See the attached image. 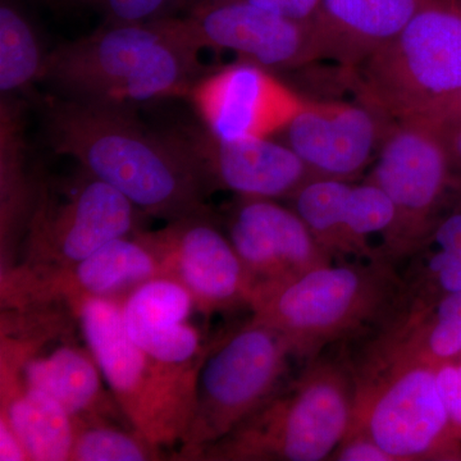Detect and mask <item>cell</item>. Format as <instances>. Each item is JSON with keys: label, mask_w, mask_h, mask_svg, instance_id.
<instances>
[{"label": "cell", "mask_w": 461, "mask_h": 461, "mask_svg": "<svg viewBox=\"0 0 461 461\" xmlns=\"http://www.w3.org/2000/svg\"><path fill=\"white\" fill-rule=\"evenodd\" d=\"M351 184L332 178H312L287 199L315 240L336 260L357 259L346 222Z\"/></svg>", "instance_id": "obj_25"}, {"label": "cell", "mask_w": 461, "mask_h": 461, "mask_svg": "<svg viewBox=\"0 0 461 461\" xmlns=\"http://www.w3.org/2000/svg\"><path fill=\"white\" fill-rule=\"evenodd\" d=\"M330 460L338 461H393L378 444L362 433H348L336 448Z\"/></svg>", "instance_id": "obj_30"}, {"label": "cell", "mask_w": 461, "mask_h": 461, "mask_svg": "<svg viewBox=\"0 0 461 461\" xmlns=\"http://www.w3.org/2000/svg\"><path fill=\"white\" fill-rule=\"evenodd\" d=\"M339 71L355 98L388 120L427 117L461 90V3L421 0L393 41Z\"/></svg>", "instance_id": "obj_7"}, {"label": "cell", "mask_w": 461, "mask_h": 461, "mask_svg": "<svg viewBox=\"0 0 461 461\" xmlns=\"http://www.w3.org/2000/svg\"><path fill=\"white\" fill-rule=\"evenodd\" d=\"M69 461H153L166 459L165 450L135 430L113 423H75Z\"/></svg>", "instance_id": "obj_28"}, {"label": "cell", "mask_w": 461, "mask_h": 461, "mask_svg": "<svg viewBox=\"0 0 461 461\" xmlns=\"http://www.w3.org/2000/svg\"><path fill=\"white\" fill-rule=\"evenodd\" d=\"M135 233L156 254L162 276L186 287L199 313L250 306L253 281L214 215L181 218L162 229Z\"/></svg>", "instance_id": "obj_11"}, {"label": "cell", "mask_w": 461, "mask_h": 461, "mask_svg": "<svg viewBox=\"0 0 461 461\" xmlns=\"http://www.w3.org/2000/svg\"><path fill=\"white\" fill-rule=\"evenodd\" d=\"M0 117V186H2V256L9 259L12 247L23 236L32 214L36 187L23 168L20 113L11 99L2 96Z\"/></svg>", "instance_id": "obj_24"}, {"label": "cell", "mask_w": 461, "mask_h": 461, "mask_svg": "<svg viewBox=\"0 0 461 461\" xmlns=\"http://www.w3.org/2000/svg\"><path fill=\"white\" fill-rule=\"evenodd\" d=\"M124 417L157 447L180 448L193 421L202 363L160 362L127 335L121 299L81 296L66 305Z\"/></svg>", "instance_id": "obj_6"}, {"label": "cell", "mask_w": 461, "mask_h": 461, "mask_svg": "<svg viewBox=\"0 0 461 461\" xmlns=\"http://www.w3.org/2000/svg\"><path fill=\"white\" fill-rule=\"evenodd\" d=\"M187 0H184V7H182V12H184L185 5H186Z\"/></svg>", "instance_id": "obj_37"}, {"label": "cell", "mask_w": 461, "mask_h": 461, "mask_svg": "<svg viewBox=\"0 0 461 461\" xmlns=\"http://www.w3.org/2000/svg\"><path fill=\"white\" fill-rule=\"evenodd\" d=\"M403 284L387 259L333 260L296 280L260 288L251 318L277 330L293 357L313 359L329 345L387 329L402 314Z\"/></svg>", "instance_id": "obj_3"}, {"label": "cell", "mask_w": 461, "mask_h": 461, "mask_svg": "<svg viewBox=\"0 0 461 461\" xmlns=\"http://www.w3.org/2000/svg\"><path fill=\"white\" fill-rule=\"evenodd\" d=\"M74 327L45 338L0 335V360L14 364L32 387L53 397L75 423L130 426L90 348L76 342Z\"/></svg>", "instance_id": "obj_15"}, {"label": "cell", "mask_w": 461, "mask_h": 461, "mask_svg": "<svg viewBox=\"0 0 461 461\" xmlns=\"http://www.w3.org/2000/svg\"><path fill=\"white\" fill-rule=\"evenodd\" d=\"M217 2H227V0H217ZM239 2L250 3L300 23H311L321 0H239Z\"/></svg>", "instance_id": "obj_32"}, {"label": "cell", "mask_w": 461, "mask_h": 461, "mask_svg": "<svg viewBox=\"0 0 461 461\" xmlns=\"http://www.w3.org/2000/svg\"><path fill=\"white\" fill-rule=\"evenodd\" d=\"M45 57L38 36L14 0L0 5V91L11 96L41 81Z\"/></svg>", "instance_id": "obj_26"}, {"label": "cell", "mask_w": 461, "mask_h": 461, "mask_svg": "<svg viewBox=\"0 0 461 461\" xmlns=\"http://www.w3.org/2000/svg\"><path fill=\"white\" fill-rule=\"evenodd\" d=\"M354 399L353 363L321 353L200 460H330L350 429Z\"/></svg>", "instance_id": "obj_5"}, {"label": "cell", "mask_w": 461, "mask_h": 461, "mask_svg": "<svg viewBox=\"0 0 461 461\" xmlns=\"http://www.w3.org/2000/svg\"><path fill=\"white\" fill-rule=\"evenodd\" d=\"M423 118L424 120L432 121V122L439 124L441 127L461 123V90L454 98H451L444 105Z\"/></svg>", "instance_id": "obj_34"}, {"label": "cell", "mask_w": 461, "mask_h": 461, "mask_svg": "<svg viewBox=\"0 0 461 461\" xmlns=\"http://www.w3.org/2000/svg\"><path fill=\"white\" fill-rule=\"evenodd\" d=\"M198 163L212 190L240 198L290 199L317 178L293 149L275 139L224 140L204 127L175 131Z\"/></svg>", "instance_id": "obj_18"}, {"label": "cell", "mask_w": 461, "mask_h": 461, "mask_svg": "<svg viewBox=\"0 0 461 461\" xmlns=\"http://www.w3.org/2000/svg\"><path fill=\"white\" fill-rule=\"evenodd\" d=\"M0 460L30 461L23 442L5 418H0Z\"/></svg>", "instance_id": "obj_33"}, {"label": "cell", "mask_w": 461, "mask_h": 461, "mask_svg": "<svg viewBox=\"0 0 461 461\" xmlns=\"http://www.w3.org/2000/svg\"><path fill=\"white\" fill-rule=\"evenodd\" d=\"M200 50L182 38L173 16L141 23H103L45 57L41 81L60 96L94 104L132 105L189 94L205 75Z\"/></svg>", "instance_id": "obj_2"}, {"label": "cell", "mask_w": 461, "mask_h": 461, "mask_svg": "<svg viewBox=\"0 0 461 461\" xmlns=\"http://www.w3.org/2000/svg\"><path fill=\"white\" fill-rule=\"evenodd\" d=\"M187 98L203 127L224 140L273 139L308 103L269 69L241 59L202 76Z\"/></svg>", "instance_id": "obj_13"}, {"label": "cell", "mask_w": 461, "mask_h": 461, "mask_svg": "<svg viewBox=\"0 0 461 461\" xmlns=\"http://www.w3.org/2000/svg\"><path fill=\"white\" fill-rule=\"evenodd\" d=\"M442 129H444L446 144L450 151L454 167L461 169V123L442 127Z\"/></svg>", "instance_id": "obj_35"}, {"label": "cell", "mask_w": 461, "mask_h": 461, "mask_svg": "<svg viewBox=\"0 0 461 461\" xmlns=\"http://www.w3.org/2000/svg\"><path fill=\"white\" fill-rule=\"evenodd\" d=\"M214 2H217V0H187L184 9L185 14H190L194 9L204 7V5H212Z\"/></svg>", "instance_id": "obj_36"}, {"label": "cell", "mask_w": 461, "mask_h": 461, "mask_svg": "<svg viewBox=\"0 0 461 461\" xmlns=\"http://www.w3.org/2000/svg\"><path fill=\"white\" fill-rule=\"evenodd\" d=\"M56 7L86 8L96 12L104 23H141L176 16L184 0H45Z\"/></svg>", "instance_id": "obj_29"}, {"label": "cell", "mask_w": 461, "mask_h": 461, "mask_svg": "<svg viewBox=\"0 0 461 461\" xmlns=\"http://www.w3.org/2000/svg\"><path fill=\"white\" fill-rule=\"evenodd\" d=\"M191 47L230 50L269 71H295L313 65L311 23L291 20L247 2L227 0L173 16Z\"/></svg>", "instance_id": "obj_14"}, {"label": "cell", "mask_w": 461, "mask_h": 461, "mask_svg": "<svg viewBox=\"0 0 461 461\" xmlns=\"http://www.w3.org/2000/svg\"><path fill=\"white\" fill-rule=\"evenodd\" d=\"M455 169L441 126L424 118L391 124L366 181L381 187L395 205L384 257L397 268L444 214Z\"/></svg>", "instance_id": "obj_9"}, {"label": "cell", "mask_w": 461, "mask_h": 461, "mask_svg": "<svg viewBox=\"0 0 461 461\" xmlns=\"http://www.w3.org/2000/svg\"><path fill=\"white\" fill-rule=\"evenodd\" d=\"M439 386L455 429H461V363L438 366Z\"/></svg>", "instance_id": "obj_31"}, {"label": "cell", "mask_w": 461, "mask_h": 461, "mask_svg": "<svg viewBox=\"0 0 461 461\" xmlns=\"http://www.w3.org/2000/svg\"><path fill=\"white\" fill-rule=\"evenodd\" d=\"M47 140L83 171L120 191L142 215L167 222L214 215L211 186L176 132L151 131L132 108L50 96L42 102Z\"/></svg>", "instance_id": "obj_1"}, {"label": "cell", "mask_w": 461, "mask_h": 461, "mask_svg": "<svg viewBox=\"0 0 461 461\" xmlns=\"http://www.w3.org/2000/svg\"><path fill=\"white\" fill-rule=\"evenodd\" d=\"M226 233L254 291L296 280L336 260L291 206L273 199L238 196L227 209Z\"/></svg>", "instance_id": "obj_17"}, {"label": "cell", "mask_w": 461, "mask_h": 461, "mask_svg": "<svg viewBox=\"0 0 461 461\" xmlns=\"http://www.w3.org/2000/svg\"><path fill=\"white\" fill-rule=\"evenodd\" d=\"M393 122L357 99H308L278 136L315 177L354 182L373 166Z\"/></svg>", "instance_id": "obj_16"}, {"label": "cell", "mask_w": 461, "mask_h": 461, "mask_svg": "<svg viewBox=\"0 0 461 461\" xmlns=\"http://www.w3.org/2000/svg\"><path fill=\"white\" fill-rule=\"evenodd\" d=\"M353 364L355 399L348 433L371 437L393 461L457 459L438 366L403 350L386 332L375 333Z\"/></svg>", "instance_id": "obj_4"}, {"label": "cell", "mask_w": 461, "mask_h": 461, "mask_svg": "<svg viewBox=\"0 0 461 461\" xmlns=\"http://www.w3.org/2000/svg\"><path fill=\"white\" fill-rule=\"evenodd\" d=\"M157 276L162 269L156 254L133 232L68 266L32 268L16 263L3 269L2 309L67 305L81 296L122 299Z\"/></svg>", "instance_id": "obj_12"}, {"label": "cell", "mask_w": 461, "mask_h": 461, "mask_svg": "<svg viewBox=\"0 0 461 461\" xmlns=\"http://www.w3.org/2000/svg\"><path fill=\"white\" fill-rule=\"evenodd\" d=\"M395 218V205L381 187L366 180L351 184L346 222L357 259H384V244Z\"/></svg>", "instance_id": "obj_27"}, {"label": "cell", "mask_w": 461, "mask_h": 461, "mask_svg": "<svg viewBox=\"0 0 461 461\" xmlns=\"http://www.w3.org/2000/svg\"><path fill=\"white\" fill-rule=\"evenodd\" d=\"M139 215L120 191L85 171L67 189L38 187L17 263L53 268L80 262L108 242L132 235Z\"/></svg>", "instance_id": "obj_10"}, {"label": "cell", "mask_w": 461, "mask_h": 461, "mask_svg": "<svg viewBox=\"0 0 461 461\" xmlns=\"http://www.w3.org/2000/svg\"><path fill=\"white\" fill-rule=\"evenodd\" d=\"M291 357L284 336L253 318L212 341L199 371L195 412L177 459L200 460L275 395Z\"/></svg>", "instance_id": "obj_8"}, {"label": "cell", "mask_w": 461, "mask_h": 461, "mask_svg": "<svg viewBox=\"0 0 461 461\" xmlns=\"http://www.w3.org/2000/svg\"><path fill=\"white\" fill-rule=\"evenodd\" d=\"M198 312L186 287L167 276L142 282L121 299L127 335L151 357L175 366L202 363L209 345L189 323Z\"/></svg>", "instance_id": "obj_19"}, {"label": "cell", "mask_w": 461, "mask_h": 461, "mask_svg": "<svg viewBox=\"0 0 461 461\" xmlns=\"http://www.w3.org/2000/svg\"><path fill=\"white\" fill-rule=\"evenodd\" d=\"M421 0H321L311 21L313 62L350 71L402 32Z\"/></svg>", "instance_id": "obj_20"}, {"label": "cell", "mask_w": 461, "mask_h": 461, "mask_svg": "<svg viewBox=\"0 0 461 461\" xmlns=\"http://www.w3.org/2000/svg\"><path fill=\"white\" fill-rule=\"evenodd\" d=\"M384 332L423 362L435 366L456 362L461 357V290L402 315Z\"/></svg>", "instance_id": "obj_23"}, {"label": "cell", "mask_w": 461, "mask_h": 461, "mask_svg": "<svg viewBox=\"0 0 461 461\" xmlns=\"http://www.w3.org/2000/svg\"><path fill=\"white\" fill-rule=\"evenodd\" d=\"M402 266L405 302H436L461 290V194Z\"/></svg>", "instance_id": "obj_22"}, {"label": "cell", "mask_w": 461, "mask_h": 461, "mask_svg": "<svg viewBox=\"0 0 461 461\" xmlns=\"http://www.w3.org/2000/svg\"><path fill=\"white\" fill-rule=\"evenodd\" d=\"M0 418L23 442L30 461H69L76 426L48 393L30 386L14 364L0 362Z\"/></svg>", "instance_id": "obj_21"}]
</instances>
